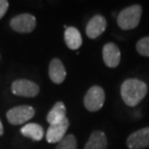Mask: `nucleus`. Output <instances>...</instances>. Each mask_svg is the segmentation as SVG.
Listing matches in <instances>:
<instances>
[{"label": "nucleus", "instance_id": "1", "mask_svg": "<svg viewBox=\"0 0 149 149\" xmlns=\"http://www.w3.org/2000/svg\"><path fill=\"white\" fill-rule=\"evenodd\" d=\"M148 92V86L139 79H125L121 84L120 94L125 105L129 107L138 106Z\"/></svg>", "mask_w": 149, "mask_h": 149}, {"label": "nucleus", "instance_id": "2", "mask_svg": "<svg viewBox=\"0 0 149 149\" xmlns=\"http://www.w3.org/2000/svg\"><path fill=\"white\" fill-rule=\"evenodd\" d=\"M142 16V7L135 4L123 9L116 17L118 27L122 30H132L138 27Z\"/></svg>", "mask_w": 149, "mask_h": 149}, {"label": "nucleus", "instance_id": "3", "mask_svg": "<svg viewBox=\"0 0 149 149\" xmlns=\"http://www.w3.org/2000/svg\"><path fill=\"white\" fill-rule=\"evenodd\" d=\"M105 100L106 94L104 89L101 86L94 85L86 92L84 99H83V104L88 111L96 112L103 108Z\"/></svg>", "mask_w": 149, "mask_h": 149}, {"label": "nucleus", "instance_id": "4", "mask_svg": "<svg viewBox=\"0 0 149 149\" xmlns=\"http://www.w3.org/2000/svg\"><path fill=\"white\" fill-rule=\"evenodd\" d=\"M10 26L19 33H30L36 27V17L30 14H20L11 19Z\"/></svg>", "mask_w": 149, "mask_h": 149}, {"label": "nucleus", "instance_id": "5", "mask_svg": "<svg viewBox=\"0 0 149 149\" xmlns=\"http://www.w3.org/2000/svg\"><path fill=\"white\" fill-rule=\"evenodd\" d=\"M35 115L34 109L30 106H19L15 107L8 111L7 119L12 125H20L33 117Z\"/></svg>", "mask_w": 149, "mask_h": 149}, {"label": "nucleus", "instance_id": "6", "mask_svg": "<svg viewBox=\"0 0 149 149\" xmlns=\"http://www.w3.org/2000/svg\"><path fill=\"white\" fill-rule=\"evenodd\" d=\"M39 86L28 79H17L12 84V92L17 96L35 97L39 94Z\"/></svg>", "mask_w": 149, "mask_h": 149}, {"label": "nucleus", "instance_id": "7", "mask_svg": "<svg viewBox=\"0 0 149 149\" xmlns=\"http://www.w3.org/2000/svg\"><path fill=\"white\" fill-rule=\"evenodd\" d=\"M126 145L130 149H143L149 146V127H144L128 136Z\"/></svg>", "mask_w": 149, "mask_h": 149}, {"label": "nucleus", "instance_id": "8", "mask_svg": "<svg viewBox=\"0 0 149 149\" xmlns=\"http://www.w3.org/2000/svg\"><path fill=\"white\" fill-rule=\"evenodd\" d=\"M69 119L65 118L60 123L49 125L46 134V139L49 143H58L66 136V132L69 128Z\"/></svg>", "mask_w": 149, "mask_h": 149}, {"label": "nucleus", "instance_id": "9", "mask_svg": "<svg viewBox=\"0 0 149 149\" xmlns=\"http://www.w3.org/2000/svg\"><path fill=\"white\" fill-rule=\"evenodd\" d=\"M103 60L107 67L116 68L120 64L121 52L117 45L114 43H107L103 47Z\"/></svg>", "mask_w": 149, "mask_h": 149}, {"label": "nucleus", "instance_id": "10", "mask_svg": "<svg viewBox=\"0 0 149 149\" xmlns=\"http://www.w3.org/2000/svg\"><path fill=\"white\" fill-rule=\"evenodd\" d=\"M107 19L102 15H96L89 20L86 25L85 32L88 38L96 39L105 32L107 28Z\"/></svg>", "mask_w": 149, "mask_h": 149}, {"label": "nucleus", "instance_id": "11", "mask_svg": "<svg viewBox=\"0 0 149 149\" xmlns=\"http://www.w3.org/2000/svg\"><path fill=\"white\" fill-rule=\"evenodd\" d=\"M66 69L63 63L58 58H53L49 66V76L52 81L55 84H60L66 79Z\"/></svg>", "mask_w": 149, "mask_h": 149}, {"label": "nucleus", "instance_id": "12", "mask_svg": "<svg viewBox=\"0 0 149 149\" xmlns=\"http://www.w3.org/2000/svg\"><path fill=\"white\" fill-rule=\"evenodd\" d=\"M64 40L66 46L73 50L79 49L82 45V38L80 32L74 26H69L65 29Z\"/></svg>", "mask_w": 149, "mask_h": 149}, {"label": "nucleus", "instance_id": "13", "mask_svg": "<svg viewBox=\"0 0 149 149\" xmlns=\"http://www.w3.org/2000/svg\"><path fill=\"white\" fill-rule=\"evenodd\" d=\"M83 149H108V139L102 131H94Z\"/></svg>", "mask_w": 149, "mask_h": 149}, {"label": "nucleus", "instance_id": "14", "mask_svg": "<svg viewBox=\"0 0 149 149\" xmlns=\"http://www.w3.org/2000/svg\"><path fill=\"white\" fill-rule=\"evenodd\" d=\"M66 107H65L63 102H57L54 104V106L52 107V109H50L49 112L47 115V121L49 122V125L60 123L61 121H63L65 118H67L66 116Z\"/></svg>", "mask_w": 149, "mask_h": 149}, {"label": "nucleus", "instance_id": "15", "mask_svg": "<svg viewBox=\"0 0 149 149\" xmlns=\"http://www.w3.org/2000/svg\"><path fill=\"white\" fill-rule=\"evenodd\" d=\"M20 133H22V136H24L25 138L31 139L35 141H41L45 136L43 127L37 123H28L24 125V126L20 129Z\"/></svg>", "mask_w": 149, "mask_h": 149}, {"label": "nucleus", "instance_id": "16", "mask_svg": "<svg viewBox=\"0 0 149 149\" xmlns=\"http://www.w3.org/2000/svg\"><path fill=\"white\" fill-rule=\"evenodd\" d=\"M77 141L76 136L72 134L66 135L60 141L58 142L57 146L55 149H77Z\"/></svg>", "mask_w": 149, "mask_h": 149}, {"label": "nucleus", "instance_id": "17", "mask_svg": "<svg viewBox=\"0 0 149 149\" xmlns=\"http://www.w3.org/2000/svg\"><path fill=\"white\" fill-rule=\"evenodd\" d=\"M136 52L142 56L149 57V36L141 38L138 41L136 46Z\"/></svg>", "mask_w": 149, "mask_h": 149}, {"label": "nucleus", "instance_id": "18", "mask_svg": "<svg viewBox=\"0 0 149 149\" xmlns=\"http://www.w3.org/2000/svg\"><path fill=\"white\" fill-rule=\"evenodd\" d=\"M9 8V2L7 0H0V19L5 16Z\"/></svg>", "mask_w": 149, "mask_h": 149}, {"label": "nucleus", "instance_id": "19", "mask_svg": "<svg viewBox=\"0 0 149 149\" xmlns=\"http://www.w3.org/2000/svg\"><path fill=\"white\" fill-rule=\"evenodd\" d=\"M3 133H4V129H3V125H2V122L0 120V136L3 135Z\"/></svg>", "mask_w": 149, "mask_h": 149}]
</instances>
